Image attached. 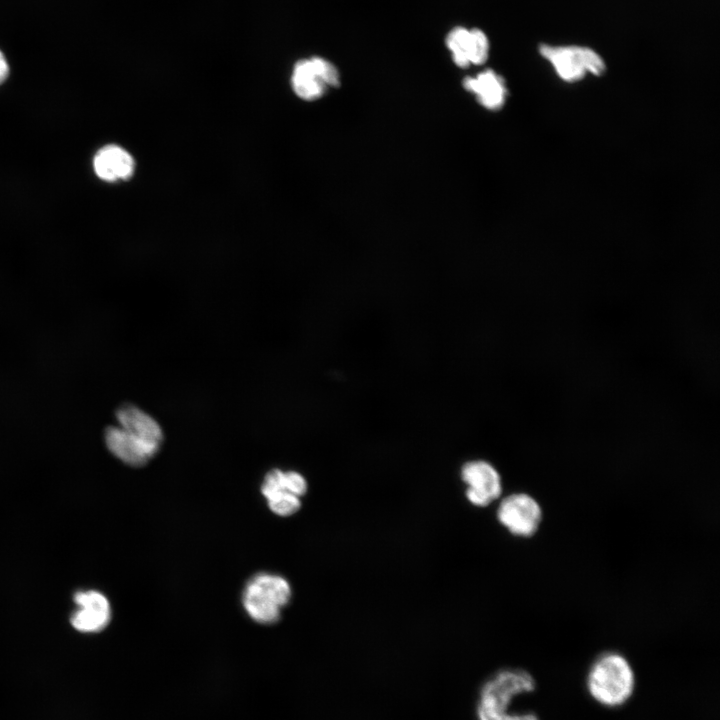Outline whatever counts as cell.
<instances>
[{"label":"cell","instance_id":"9a60e30c","mask_svg":"<svg viewBox=\"0 0 720 720\" xmlns=\"http://www.w3.org/2000/svg\"><path fill=\"white\" fill-rule=\"evenodd\" d=\"M9 75V64L8 61L0 50V85L7 79Z\"/></svg>","mask_w":720,"mask_h":720},{"label":"cell","instance_id":"277c9868","mask_svg":"<svg viewBox=\"0 0 720 720\" xmlns=\"http://www.w3.org/2000/svg\"><path fill=\"white\" fill-rule=\"evenodd\" d=\"M539 52L565 82L580 81L588 74L601 76L606 69L602 57L588 47L542 44Z\"/></svg>","mask_w":720,"mask_h":720},{"label":"cell","instance_id":"30bf717a","mask_svg":"<svg viewBox=\"0 0 720 720\" xmlns=\"http://www.w3.org/2000/svg\"><path fill=\"white\" fill-rule=\"evenodd\" d=\"M77 610L71 616L72 626L85 633L103 630L111 619V606L104 594L95 591H79L74 595Z\"/></svg>","mask_w":720,"mask_h":720},{"label":"cell","instance_id":"5bb4252c","mask_svg":"<svg viewBox=\"0 0 720 720\" xmlns=\"http://www.w3.org/2000/svg\"><path fill=\"white\" fill-rule=\"evenodd\" d=\"M464 88L474 94L479 104L491 111L500 110L507 98L504 79L493 70H485L463 80Z\"/></svg>","mask_w":720,"mask_h":720},{"label":"cell","instance_id":"8fae6325","mask_svg":"<svg viewBox=\"0 0 720 720\" xmlns=\"http://www.w3.org/2000/svg\"><path fill=\"white\" fill-rule=\"evenodd\" d=\"M118 426L131 433L156 453L159 451L163 432L158 422L140 408L125 404L116 412Z\"/></svg>","mask_w":720,"mask_h":720},{"label":"cell","instance_id":"7a4b0ae2","mask_svg":"<svg viewBox=\"0 0 720 720\" xmlns=\"http://www.w3.org/2000/svg\"><path fill=\"white\" fill-rule=\"evenodd\" d=\"M585 684L595 702L606 708H618L633 695L635 673L623 654L605 651L591 663Z\"/></svg>","mask_w":720,"mask_h":720},{"label":"cell","instance_id":"4fadbf2b","mask_svg":"<svg viewBox=\"0 0 720 720\" xmlns=\"http://www.w3.org/2000/svg\"><path fill=\"white\" fill-rule=\"evenodd\" d=\"M96 175L107 182L128 180L134 173L135 161L128 151L114 144L102 147L93 159Z\"/></svg>","mask_w":720,"mask_h":720},{"label":"cell","instance_id":"6da1fadb","mask_svg":"<svg viewBox=\"0 0 720 720\" xmlns=\"http://www.w3.org/2000/svg\"><path fill=\"white\" fill-rule=\"evenodd\" d=\"M535 689V678L528 671L511 667L497 670L479 688L476 720H540L532 710L514 708L520 697Z\"/></svg>","mask_w":720,"mask_h":720},{"label":"cell","instance_id":"5b68a950","mask_svg":"<svg viewBox=\"0 0 720 720\" xmlns=\"http://www.w3.org/2000/svg\"><path fill=\"white\" fill-rule=\"evenodd\" d=\"M496 517L511 535L529 538L539 530L543 520V510L532 495L515 492L501 499Z\"/></svg>","mask_w":720,"mask_h":720},{"label":"cell","instance_id":"52a82bcc","mask_svg":"<svg viewBox=\"0 0 720 720\" xmlns=\"http://www.w3.org/2000/svg\"><path fill=\"white\" fill-rule=\"evenodd\" d=\"M340 84L337 68L322 57H311L298 61L291 75V86L295 94L305 101L321 98L328 88Z\"/></svg>","mask_w":720,"mask_h":720},{"label":"cell","instance_id":"8992f818","mask_svg":"<svg viewBox=\"0 0 720 720\" xmlns=\"http://www.w3.org/2000/svg\"><path fill=\"white\" fill-rule=\"evenodd\" d=\"M305 477L296 471H269L261 486V492L272 512L279 516H290L301 508L300 498L307 492Z\"/></svg>","mask_w":720,"mask_h":720},{"label":"cell","instance_id":"7c38bea8","mask_svg":"<svg viewBox=\"0 0 720 720\" xmlns=\"http://www.w3.org/2000/svg\"><path fill=\"white\" fill-rule=\"evenodd\" d=\"M104 438L108 450L131 466H143L156 455L149 446L119 426L108 427Z\"/></svg>","mask_w":720,"mask_h":720},{"label":"cell","instance_id":"3957f363","mask_svg":"<svg viewBox=\"0 0 720 720\" xmlns=\"http://www.w3.org/2000/svg\"><path fill=\"white\" fill-rule=\"evenodd\" d=\"M291 598L289 582L282 576L259 573L246 584L242 604L248 615L259 624H274L279 621L281 609Z\"/></svg>","mask_w":720,"mask_h":720},{"label":"cell","instance_id":"9c48e42d","mask_svg":"<svg viewBox=\"0 0 720 720\" xmlns=\"http://www.w3.org/2000/svg\"><path fill=\"white\" fill-rule=\"evenodd\" d=\"M446 45L454 64L460 68L483 64L489 56L488 37L477 28L454 27L447 34Z\"/></svg>","mask_w":720,"mask_h":720},{"label":"cell","instance_id":"ba28073f","mask_svg":"<svg viewBox=\"0 0 720 720\" xmlns=\"http://www.w3.org/2000/svg\"><path fill=\"white\" fill-rule=\"evenodd\" d=\"M460 478L466 485V499L473 506H489L502 495V477L487 460L472 459L464 462L460 468Z\"/></svg>","mask_w":720,"mask_h":720}]
</instances>
